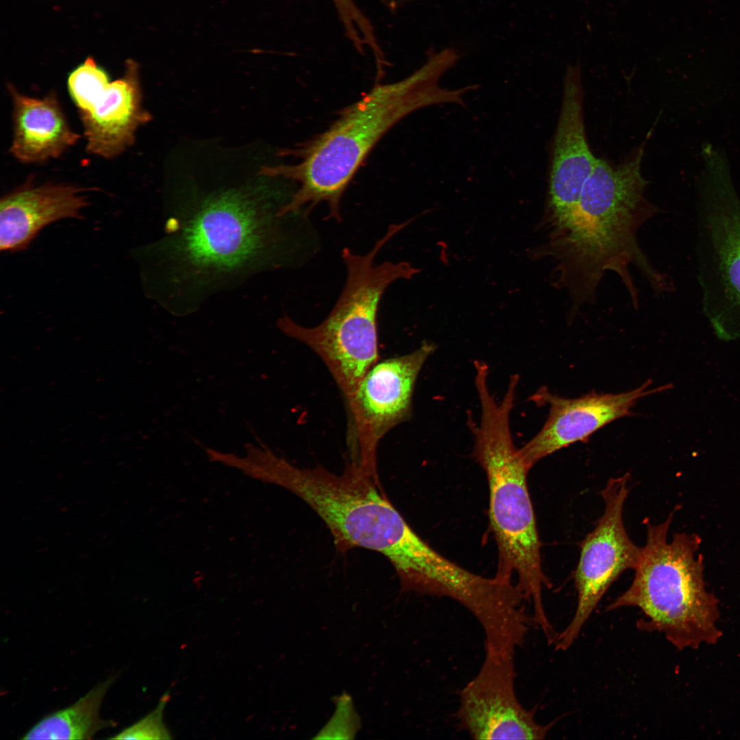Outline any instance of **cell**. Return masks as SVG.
Masks as SVG:
<instances>
[{
  "instance_id": "6da1fadb",
  "label": "cell",
  "mask_w": 740,
  "mask_h": 740,
  "mask_svg": "<svg viewBox=\"0 0 740 740\" xmlns=\"http://www.w3.org/2000/svg\"><path fill=\"white\" fill-rule=\"evenodd\" d=\"M645 145L619 164L597 158L574 213L529 252L533 260L554 262L552 284L568 297L569 317L595 303L607 272L619 278L634 307H639V298L631 268L655 295L673 290L671 280L653 266L637 238L641 226L658 212L645 195L648 182L641 171Z\"/></svg>"
},
{
  "instance_id": "7a4b0ae2",
  "label": "cell",
  "mask_w": 740,
  "mask_h": 740,
  "mask_svg": "<svg viewBox=\"0 0 740 740\" xmlns=\"http://www.w3.org/2000/svg\"><path fill=\"white\" fill-rule=\"evenodd\" d=\"M458 55L446 49L430 55L412 74L391 83L377 82L361 99L344 109L330 127L292 153L293 164L264 166L260 175L283 177L299 187L282 208L294 213L310 210L323 201L330 218L341 219L342 195L360 165L379 140L402 119L420 109L445 103L465 106V95L478 88L468 85L443 87L442 75L456 64Z\"/></svg>"
},
{
  "instance_id": "3957f363",
  "label": "cell",
  "mask_w": 740,
  "mask_h": 740,
  "mask_svg": "<svg viewBox=\"0 0 740 740\" xmlns=\"http://www.w3.org/2000/svg\"><path fill=\"white\" fill-rule=\"evenodd\" d=\"M481 414L476 426L469 422L474 436L473 456L484 469L489 486L490 527L498 554L495 576L513 581L526 601L532 603L538 623L548 617L542 592L550 587L541 565V543L528 487L530 468L515 445L510 415L515 397L504 394L498 403L489 391L479 396Z\"/></svg>"
},
{
  "instance_id": "277c9868",
  "label": "cell",
  "mask_w": 740,
  "mask_h": 740,
  "mask_svg": "<svg viewBox=\"0 0 740 740\" xmlns=\"http://www.w3.org/2000/svg\"><path fill=\"white\" fill-rule=\"evenodd\" d=\"M266 483L305 502L329 528L339 552L360 547L385 556L398 578L408 570L423 539L381 489L378 476L350 462L341 474L300 468L278 455L264 469Z\"/></svg>"
},
{
  "instance_id": "5b68a950",
  "label": "cell",
  "mask_w": 740,
  "mask_h": 740,
  "mask_svg": "<svg viewBox=\"0 0 740 740\" xmlns=\"http://www.w3.org/2000/svg\"><path fill=\"white\" fill-rule=\"evenodd\" d=\"M674 514L658 524H646L647 536L630 586L607 607L639 608L641 630L663 633L679 650L714 643L721 637L717 627L718 601L707 591L701 543L695 534L676 533L667 540Z\"/></svg>"
},
{
  "instance_id": "8992f818",
  "label": "cell",
  "mask_w": 740,
  "mask_h": 740,
  "mask_svg": "<svg viewBox=\"0 0 740 740\" xmlns=\"http://www.w3.org/2000/svg\"><path fill=\"white\" fill-rule=\"evenodd\" d=\"M166 230L171 282L192 295L258 270L276 238L271 212L241 192L210 198L182 219H169Z\"/></svg>"
},
{
  "instance_id": "52a82bcc",
  "label": "cell",
  "mask_w": 740,
  "mask_h": 740,
  "mask_svg": "<svg viewBox=\"0 0 740 740\" xmlns=\"http://www.w3.org/2000/svg\"><path fill=\"white\" fill-rule=\"evenodd\" d=\"M404 227L403 223L391 225L365 255L343 249L345 284L323 322L305 327L286 316L278 321L284 334L306 345L322 360L346 403L378 362L377 314L383 294L394 281L410 280L420 271L408 262L374 263L382 247Z\"/></svg>"
},
{
  "instance_id": "ba28073f",
  "label": "cell",
  "mask_w": 740,
  "mask_h": 740,
  "mask_svg": "<svg viewBox=\"0 0 740 740\" xmlns=\"http://www.w3.org/2000/svg\"><path fill=\"white\" fill-rule=\"evenodd\" d=\"M696 219L703 310L724 338L740 335V199L720 157L706 160Z\"/></svg>"
},
{
  "instance_id": "9c48e42d",
  "label": "cell",
  "mask_w": 740,
  "mask_h": 740,
  "mask_svg": "<svg viewBox=\"0 0 740 740\" xmlns=\"http://www.w3.org/2000/svg\"><path fill=\"white\" fill-rule=\"evenodd\" d=\"M67 86L82 123L86 149L113 159L131 147L138 129L151 120L143 106L139 66L126 61L123 75L112 81L88 58L69 75Z\"/></svg>"
},
{
  "instance_id": "30bf717a",
  "label": "cell",
  "mask_w": 740,
  "mask_h": 740,
  "mask_svg": "<svg viewBox=\"0 0 740 740\" xmlns=\"http://www.w3.org/2000/svg\"><path fill=\"white\" fill-rule=\"evenodd\" d=\"M436 345L424 341L408 354L377 362L347 402L350 417L352 460L378 476L376 451L380 440L412 415L415 386Z\"/></svg>"
},
{
  "instance_id": "8fae6325",
  "label": "cell",
  "mask_w": 740,
  "mask_h": 740,
  "mask_svg": "<svg viewBox=\"0 0 740 740\" xmlns=\"http://www.w3.org/2000/svg\"><path fill=\"white\" fill-rule=\"evenodd\" d=\"M629 478L628 473L610 478L600 493L604 510L581 543L574 574L577 606L570 623L557 635L556 650L571 646L611 584L624 571L634 569L638 564L641 547L631 541L623 521Z\"/></svg>"
},
{
  "instance_id": "7c38bea8",
  "label": "cell",
  "mask_w": 740,
  "mask_h": 740,
  "mask_svg": "<svg viewBox=\"0 0 740 740\" xmlns=\"http://www.w3.org/2000/svg\"><path fill=\"white\" fill-rule=\"evenodd\" d=\"M485 652L478 674L460 691L455 713L458 728L474 739H545L555 721L536 722L534 712L519 701L515 654Z\"/></svg>"
},
{
  "instance_id": "4fadbf2b",
  "label": "cell",
  "mask_w": 740,
  "mask_h": 740,
  "mask_svg": "<svg viewBox=\"0 0 740 740\" xmlns=\"http://www.w3.org/2000/svg\"><path fill=\"white\" fill-rule=\"evenodd\" d=\"M597 158L588 144L578 66L567 68L558 121L551 146L545 205L537 230L550 234L574 213Z\"/></svg>"
},
{
  "instance_id": "5bb4252c",
  "label": "cell",
  "mask_w": 740,
  "mask_h": 740,
  "mask_svg": "<svg viewBox=\"0 0 740 740\" xmlns=\"http://www.w3.org/2000/svg\"><path fill=\"white\" fill-rule=\"evenodd\" d=\"M646 382L639 387L617 394L591 393L575 399L551 393L542 387L530 396L537 406H550L548 417L541 430L522 447L519 453L531 469L541 459L574 443L586 441L599 429L621 417L630 415L643 397L667 389L669 385L649 388Z\"/></svg>"
},
{
  "instance_id": "9a60e30c",
  "label": "cell",
  "mask_w": 740,
  "mask_h": 740,
  "mask_svg": "<svg viewBox=\"0 0 740 740\" xmlns=\"http://www.w3.org/2000/svg\"><path fill=\"white\" fill-rule=\"evenodd\" d=\"M85 189L66 183H26L0 201V248L15 252L31 243L46 226L82 217L88 205Z\"/></svg>"
},
{
  "instance_id": "2e32d148",
  "label": "cell",
  "mask_w": 740,
  "mask_h": 740,
  "mask_svg": "<svg viewBox=\"0 0 740 740\" xmlns=\"http://www.w3.org/2000/svg\"><path fill=\"white\" fill-rule=\"evenodd\" d=\"M12 102L13 136L10 152L25 164L60 157L80 136L70 126L55 93L43 97L21 93L8 85Z\"/></svg>"
},
{
  "instance_id": "e0dca14e",
  "label": "cell",
  "mask_w": 740,
  "mask_h": 740,
  "mask_svg": "<svg viewBox=\"0 0 740 740\" xmlns=\"http://www.w3.org/2000/svg\"><path fill=\"white\" fill-rule=\"evenodd\" d=\"M115 680L111 676L98 684L70 706L47 715L22 739H91L101 730L113 727L112 720L99 716L102 700Z\"/></svg>"
},
{
  "instance_id": "ac0fdd59",
  "label": "cell",
  "mask_w": 740,
  "mask_h": 740,
  "mask_svg": "<svg viewBox=\"0 0 740 740\" xmlns=\"http://www.w3.org/2000/svg\"><path fill=\"white\" fill-rule=\"evenodd\" d=\"M168 692L160 698L156 708L142 719L109 739L159 740L171 739L163 722L164 710L169 700Z\"/></svg>"
},
{
  "instance_id": "d6986e66",
  "label": "cell",
  "mask_w": 740,
  "mask_h": 740,
  "mask_svg": "<svg viewBox=\"0 0 740 740\" xmlns=\"http://www.w3.org/2000/svg\"><path fill=\"white\" fill-rule=\"evenodd\" d=\"M390 1H393V2H395V1L396 2V1H402V0H390Z\"/></svg>"
}]
</instances>
